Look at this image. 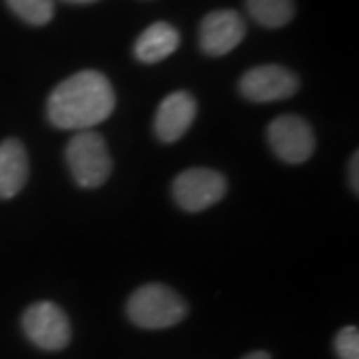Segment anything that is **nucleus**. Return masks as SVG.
<instances>
[{"label":"nucleus","mask_w":359,"mask_h":359,"mask_svg":"<svg viewBox=\"0 0 359 359\" xmlns=\"http://www.w3.org/2000/svg\"><path fill=\"white\" fill-rule=\"evenodd\" d=\"M114 88L102 72L82 70L62 80L48 98V120L60 130H90L112 114Z\"/></svg>","instance_id":"1"},{"label":"nucleus","mask_w":359,"mask_h":359,"mask_svg":"<svg viewBox=\"0 0 359 359\" xmlns=\"http://www.w3.org/2000/svg\"><path fill=\"white\" fill-rule=\"evenodd\" d=\"M128 318L144 330L172 327L186 318L188 306L174 290L164 283H146L130 295Z\"/></svg>","instance_id":"2"},{"label":"nucleus","mask_w":359,"mask_h":359,"mask_svg":"<svg viewBox=\"0 0 359 359\" xmlns=\"http://www.w3.org/2000/svg\"><path fill=\"white\" fill-rule=\"evenodd\" d=\"M66 162L80 188H98L112 174V158L106 140L94 130H82L68 142Z\"/></svg>","instance_id":"3"},{"label":"nucleus","mask_w":359,"mask_h":359,"mask_svg":"<svg viewBox=\"0 0 359 359\" xmlns=\"http://www.w3.org/2000/svg\"><path fill=\"white\" fill-rule=\"evenodd\" d=\"M228 184L226 178L208 168L184 170L172 184L176 204L186 212H202L210 205L218 204L226 196Z\"/></svg>","instance_id":"4"},{"label":"nucleus","mask_w":359,"mask_h":359,"mask_svg":"<svg viewBox=\"0 0 359 359\" xmlns=\"http://www.w3.org/2000/svg\"><path fill=\"white\" fill-rule=\"evenodd\" d=\"M268 142L276 156L287 164L308 162L316 150V134L304 118L278 116L268 126Z\"/></svg>","instance_id":"5"},{"label":"nucleus","mask_w":359,"mask_h":359,"mask_svg":"<svg viewBox=\"0 0 359 359\" xmlns=\"http://www.w3.org/2000/svg\"><path fill=\"white\" fill-rule=\"evenodd\" d=\"M22 327L26 337L46 351L65 349L72 335L68 316L52 302H39L26 309Z\"/></svg>","instance_id":"6"},{"label":"nucleus","mask_w":359,"mask_h":359,"mask_svg":"<svg viewBox=\"0 0 359 359\" xmlns=\"http://www.w3.org/2000/svg\"><path fill=\"white\" fill-rule=\"evenodd\" d=\"M299 90V78L278 65H262L248 70L240 80L242 96L252 102L287 100Z\"/></svg>","instance_id":"7"},{"label":"nucleus","mask_w":359,"mask_h":359,"mask_svg":"<svg viewBox=\"0 0 359 359\" xmlns=\"http://www.w3.org/2000/svg\"><path fill=\"white\" fill-rule=\"evenodd\" d=\"M245 20L236 11H214L200 25V48L208 56H224L245 36Z\"/></svg>","instance_id":"8"},{"label":"nucleus","mask_w":359,"mask_h":359,"mask_svg":"<svg viewBox=\"0 0 359 359\" xmlns=\"http://www.w3.org/2000/svg\"><path fill=\"white\" fill-rule=\"evenodd\" d=\"M196 118V100L188 92H172L156 110V136L166 144L178 142Z\"/></svg>","instance_id":"9"},{"label":"nucleus","mask_w":359,"mask_h":359,"mask_svg":"<svg viewBox=\"0 0 359 359\" xmlns=\"http://www.w3.org/2000/svg\"><path fill=\"white\" fill-rule=\"evenodd\" d=\"M28 180V154L18 140L0 144V198H14Z\"/></svg>","instance_id":"10"},{"label":"nucleus","mask_w":359,"mask_h":359,"mask_svg":"<svg viewBox=\"0 0 359 359\" xmlns=\"http://www.w3.org/2000/svg\"><path fill=\"white\" fill-rule=\"evenodd\" d=\"M178 30L168 22H154L142 32L134 44V56L144 65H156L178 50Z\"/></svg>","instance_id":"11"},{"label":"nucleus","mask_w":359,"mask_h":359,"mask_svg":"<svg viewBox=\"0 0 359 359\" xmlns=\"http://www.w3.org/2000/svg\"><path fill=\"white\" fill-rule=\"evenodd\" d=\"M245 6L257 25L266 28H282L295 14L294 0H245Z\"/></svg>","instance_id":"12"},{"label":"nucleus","mask_w":359,"mask_h":359,"mask_svg":"<svg viewBox=\"0 0 359 359\" xmlns=\"http://www.w3.org/2000/svg\"><path fill=\"white\" fill-rule=\"evenodd\" d=\"M6 4L26 25L44 26L54 16V0H6Z\"/></svg>","instance_id":"13"},{"label":"nucleus","mask_w":359,"mask_h":359,"mask_svg":"<svg viewBox=\"0 0 359 359\" xmlns=\"http://www.w3.org/2000/svg\"><path fill=\"white\" fill-rule=\"evenodd\" d=\"M335 353L339 359H359V330L349 325L335 335Z\"/></svg>","instance_id":"14"},{"label":"nucleus","mask_w":359,"mask_h":359,"mask_svg":"<svg viewBox=\"0 0 359 359\" xmlns=\"http://www.w3.org/2000/svg\"><path fill=\"white\" fill-rule=\"evenodd\" d=\"M359 154L355 152V154L351 156V160H349V184H351V188H353V194H358L359 190Z\"/></svg>","instance_id":"15"},{"label":"nucleus","mask_w":359,"mask_h":359,"mask_svg":"<svg viewBox=\"0 0 359 359\" xmlns=\"http://www.w3.org/2000/svg\"><path fill=\"white\" fill-rule=\"evenodd\" d=\"M244 359H271V358H269V353H266V351H252V353H248Z\"/></svg>","instance_id":"16"},{"label":"nucleus","mask_w":359,"mask_h":359,"mask_svg":"<svg viewBox=\"0 0 359 359\" xmlns=\"http://www.w3.org/2000/svg\"><path fill=\"white\" fill-rule=\"evenodd\" d=\"M70 4H92V2H98V0H65Z\"/></svg>","instance_id":"17"}]
</instances>
